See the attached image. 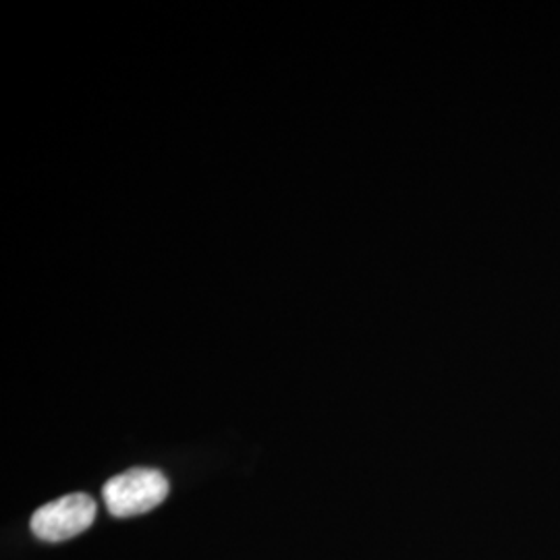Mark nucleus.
<instances>
[{
  "label": "nucleus",
  "instance_id": "f257e3e1",
  "mask_svg": "<svg viewBox=\"0 0 560 560\" xmlns=\"http://www.w3.org/2000/svg\"><path fill=\"white\" fill-rule=\"evenodd\" d=\"M104 502L115 517H136L156 509L168 497V481L156 469H129L104 483Z\"/></svg>",
  "mask_w": 560,
  "mask_h": 560
},
{
  "label": "nucleus",
  "instance_id": "f03ea898",
  "mask_svg": "<svg viewBox=\"0 0 560 560\" xmlns=\"http://www.w3.org/2000/svg\"><path fill=\"white\" fill-rule=\"evenodd\" d=\"M96 520V502L88 494H69L48 502L32 515V532L38 540L65 541L83 534Z\"/></svg>",
  "mask_w": 560,
  "mask_h": 560
}]
</instances>
